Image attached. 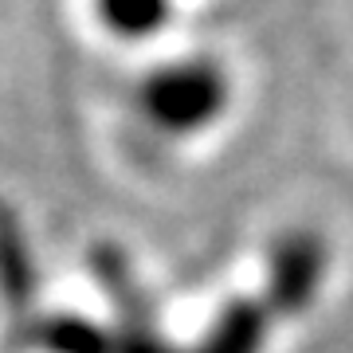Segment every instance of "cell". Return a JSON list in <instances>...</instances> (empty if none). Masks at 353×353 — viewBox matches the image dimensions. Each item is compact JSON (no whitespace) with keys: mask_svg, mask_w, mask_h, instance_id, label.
<instances>
[{"mask_svg":"<svg viewBox=\"0 0 353 353\" xmlns=\"http://www.w3.org/2000/svg\"><path fill=\"white\" fill-rule=\"evenodd\" d=\"M134 106L157 138L189 145V141L216 134L228 122V114L236 106V79L224 59H216L208 51L173 55L141 75Z\"/></svg>","mask_w":353,"mask_h":353,"instance_id":"1","label":"cell"},{"mask_svg":"<svg viewBox=\"0 0 353 353\" xmlns=\"http://www.w3.org/2000/svg\"><path fill=\"white\" fill-rule=\"evenodd\" d=\"M90 12L114 39H157L169 32L176 0H90Z\"/></svg>","mask_w":353,"mask_h":353,"instance_id":"2","label":"cell"}]
</instances>
